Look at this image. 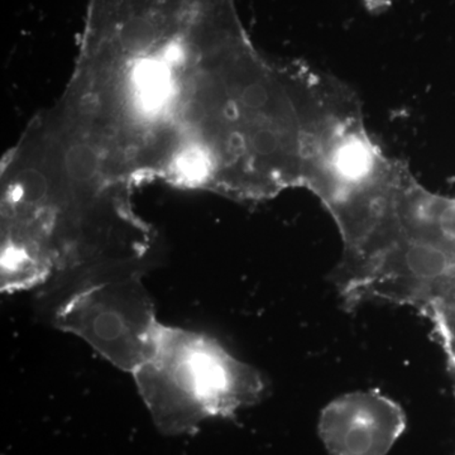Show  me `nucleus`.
<instances>
[{"mask_svg": "<svg viewBox=\"0 0 455 455\" xmlns=\"http://www.w3.org/2000/svg\"><path fill=\"white\" fill-rule=\"evenodd\" d=\"M97 155L90 147L74 146L66 155V169L77 181H88L97 171Z\"/></svg>", "mask_w": 455, "mask_h": 455, "instance_id": "obj_4", "label": "nucleus"}, {"mask_svg": "<svg viewBox=\"0 0 455 455\" xmlns=\"http://www.w3.org/2000/svg\"><path fill=\"white\" fill-rule=\"evenodd\" d=\"M20 199L25 200V202H40L47 191L46 180H44L41 173L35 172V171H29V172L26 173L22 184H20Z\"/></svg>", "mask_w": 455, "mask_h": 455, "instance_id": "obj_6", "label": "nucleus"}, {"mask_svg": "<svg viewBox=\"0 0 455 455\" xmlns=\"http://www.w3.org/2000/svg\"><path fill=\"white\" fill-rule=\"evenodd\" d=\"M114 366L133 373L154 348L161 324L140 283L94 284L73 296L57 315Z\"/></svg>", "mask_w": 455, "mask_h": 455, "instance_id": "obj_2", "label": "nucleus"}, {"mask_svg": "<svg viewBox=\"0 0 455 455\" xmlns=\"http://www.w3.org/2000/svg\"><path fill=\"white\" fill-rule=\"evenodd\" d=\"M122 44L125 49L140 50L151 44L154 38V26L143 18L132 20L122 31Z\"/></svg>", "mask_w": 455, "mask_h": 455, "instance_id": "obj_5", "label": "nucleus"}, {"mask_svg": "<svg viewBox=\"0 0 455 455\" xmlns=\"http://www.w3.org/2000/svg\"><path fill=\"white\" fill-rule=\"evenodd\" d=\"M268 101V92L260 84H252L244 89L242 94V103L250 109H259L265 107Z\"/></svg>", "mask_w": 455, "mask_h": 455, "instance_id": "obj_7", "label": "nucleus"}, {"mask_svg": "<svg viewBox=\"0 0 455 455\" xmlns=\"http://www.w3.org/2000/svg\"><path fill=\"white\" fill-rule=\"evenodd\" d=\"M133 376L167 431L188 430L209 416L233 415L257 403L265 390L259 373L218 341L164 325Z\"/></svg>", "mask_w": 455, "mask_h": 455, "instance_id": "obj_1", "label": "nucleus"}, {"mask_svg": "<svg viewBox=\"0 0 455 455\" xmlns=\"http://www.w3.org/2000/svg\"><path fill=\"white\" fill-rule=\"evenodd\" d=\"M276 134L274 132L269 130H259L254 133L252 145L256 152H259V155H269L274 154L277 149L278 142H277Z\"/></svg>", "mask_w": 455, "mask_h": 455, "instance_id": "obj_8", "label": "nucleus"}, {"mask_svg": "<svg viewBox=\"0 0 455 455\" xmlns=\"http://www.w3.org/2000/svg\"><path fill=\"white\" fill-rule=\"evenodd\" d=\"M405 427L396 401L377 390H358L323 409L319 435L331 455H387Z\"/></svg>", "mask_w": 455, "mask_h": 455, "instance_id": "obj_3", "label": "nucleus"}]
</instances>
